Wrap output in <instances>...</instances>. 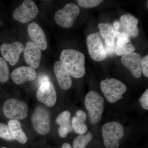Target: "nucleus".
<instances>
[{
    "instance_id": "obj_30",
    "label": "nucleus",
    "mask_w": 148,
    "mask_h": 148,
    "mask_svg": "<svg viewBox=\"0 0 148 148\" xmlns=\"http://www.w3.org/2000/svg\"><path fill=\"white\" fill-rule=\"evenodd\" d=\"M76 117L79 120L83 122H85L86 120V114L82 110H79L76 112Z\"/></svg>"
},
{
    "instance_id": "obj_24",
    "label": "nucleus",
    "mask_w": 148,
    "mask_h": 148,
    "mask_svg": "<svg viewBox=\"0 0 148 148\" xmlns=\"http://www.w3.org/2000/svg\"><path fill=\"white\" fill-rule=\"evenodd\" d=\"M135 47L132 44H127L121 46H117L115 50L116 55L123 56L134 52Z\"/></svg>"
},
{
    "instance_id": "obj_25",
    "label": "nucleus",
    "mask_w": 148,
    "mask_h": 148,
    "mask_svg": "<svg viewBox=\"0 0 148 148\" xmlns=\"http://www.w3.org/2000/svg\"><path fill=\"white\" fill-rule=\"evenodd\" d=\"M0 138L8 141L14 140L8 126L2 123H0Z\"/></svg>"
},
{
    "instance_id": "obj_1",
    "label": "nucleus",
    "mask_w": 148,
    "mask_h": 148,
    "mask_svg": "<svg viewBox=\"0 0 148 148\" xmlns=\"http://www.w3.org/2000/svg\"><path fill=\"white\" fill-rule=\"evenodd\" d=\"M61 62L72 77L80 78L86 73L84 54L73 49H65L60 56Z\"/></svg>"
},
{
    "instance_id": "obj_20",
    "label": "nucleus",
    "mask_w": 148,
    "mask_h": 148,
    "mask_svg": "<svg viewBox=\"0 0 148 148\" xmlns=\"http://www.w3.org/2000/svg\"><path fill=\"white\" fill-rule=\"evenodd\" d=\"M92 138V135L90 132H88L85 135H79L74 140L73 148H86Z\"/></svg>"
},
{
    "instance_id": "obj_14",
    "label": "nucleus",
    "mask_w": 148,
    "mask_h": 148,
    "mask_svg": "<svg viewBox=\"0 0 148 148\" xmlns=\"http://www.w3.org/2000/svg\"><path fill=\"white\" fill-rule=\"evenodd\" d=\"M27 31L32 42L40 50H45L47 47V40L42 29L36 22L28 25Z\"/></svg>"
},
{
    "instance_id": "obj_17",
    "label": "nucleus",
    "mask_w": 148,
    "mask_h": 148,
    "mask_svg": "<svg viewBox=\"0 0 148 148\" xmlns=\"http://www.w3.org/2000/svg\"><path fill=\"white\" fill-rule=\"evenodd\" d=\"M53 69L60 87L64 90L69 89L72 86L71 77L61 61L56 62Z\"/></svg>"
},
{
    "instance_id": "obj_35",
    "label": "nucleus",
    "mask_w": 148,
    "mask_h": 148,
    "mask_svg": "<svg viewBox=\"0 0 148 148\" xmlns=\"http://www.w3.org/2000/svg\"><path fill=\"white\" fill-rule=\"evenodd\" d=\"M1 148H8L6 147H2Z\"/></svg>"
},
{
    "instance_id": "obj_34",
    "label": "nucleus",
    "mask_w": 148,
    "mask_h": 148,
    "mask_svg": "<svg viewBox=\"0 0 148 148\" xmlns=\"http://www.w3.org/2000/svg\"><path fill=\"white\" fill-rule=\"evenodd\" d=\"M62 148H72V147L68 143H65L62 146Z\"/></svg>"
},
{
    "instance_id": "obj_13",
    "label": "nucleus",
    "mask_w": 148,
    "mask_h": 148,
    "mask_svg": "<svg viewBox=\"0 0 148 148\" xmlns=\"http://www.w3.org/2000/svg\"><path fill=\"white\" fill-rule=\"evenodd\" d=\"M142 57L140 54L135 52L123 55L121 61L123 66L130 71L135 78H138L142 76L141 63Z\"/></svg>"
},
{
    "instance_id": "obj_16",
    "label": "nucleus",
    "mask_w": 148,
    "mask_h": 148,
    "mask_svg": "<svg viewBox=\"0 0 148 148\" xmlns=\"http://www.w3.org/2000/svg\"><path fill=\"white\" fill-rule=\"evenodd\" d=\"M36 76V73L34 69L27 66L19 67L15 69L11 74V77L13 82L18 85L34 80Z\"/></svg>"
},
{
    "instance_id": "obj_31",
    "label": "nucleus",
    "mask_w": 148,
    "mask_h": 148,
    "mask_svg": "<svg viewBox=\"0 0 148 148\" xmlns=\"http://www.w3.org/2000/svg\"><path fill=\"white\" fill-rule=\"evenodd\" d=\"M130 42V40L129 38H121L118 39L116 44L117 45V46H121L127 44H128Z\"/></svg>"
},
{
    "instance_id": "obj_9",
    "label": "nucleus",
    "mask_w": 148,
    "mask_h": 148,
    "mask_svg": "<svg viewBox=\"0 0 148 148\" xmlns=\"http://www.w3.org/2000/svg\"><path fill=\"white\" fill-rule=\"evenodd\" d=\"M88 53L95 61H103L107 56L105 47L99 33L90 34L86 38Z\"/></svg>"
},
{
    "instance_id": "obj_3",
    "label": "nucleus",
    "mask_w": 148,
    "mask_h": 148,
    "mask_svg": "<svg viewBox=\"0 0 148 148\" xmlns=\"http://www.w3.org/2000/svg\"><path fill=\"white\" fill-rule=\"evenodd\" d=\"M101 90L107 101L115 103L123 98L122 95L127 90L126 85L115 78H107L101 83Z\"/></svg>"
},
{
    "instance_id": "obj_26",
    "label": "nucleus",
    "mask_w": 148,
    "mask_h": 148,
    "mask_svg": "<svg viewBox=\"0 0 148 148\" xmlns=\"http://www.w3.org/2000/svg\"><path fill=\"white\" fill-rule=\"evenodd\" d=\"M101 0H78V4L84 8H91L95 7L103 2Z\"/></svg>"
},
{
    "instance_id": "obj_19",
    "label": "nucleus",
    "mask_w": 148,
    "mask_h": 148,
    "mask_svg": "<svg viewBox=\"0 0 148 148\" xmlns=\"http://www.w3.org/2000/svg\"><path fill=\"white\" fill-rule=\"evenodd\" d=\"M8 125L14 140L21 144L27 143V135L21 128V125L19 121L16 120H10L8 122Z\"/></svg>"
},
{
    "instance_id": "obj_10",
    "label": "nucleus",
    "mask_w": 148,
    "mask_h": 148,
    "mask_svg": "<svg viewBox=\"0 0 148 148\" xmlns=\"http://www.w3.org/2000/svg\"><path fill=\"white\" fill-rule=\"evenodd\" d=\"M138 19L130 14L122 15L120 18L119 28L115 31L118 35H124L127 38H136L139 34Z\"/></svg>"
},
{
    "instance_id": "obj_11",
    "label": "nucleus",
    "mask_w": 148,
    "mask_h": 148,
    "mask_svg": "<svg viewBox=\"0 0 148 148\" xmlns=\"http://www.w3.org/2000/svg\"><path fill=\"white\" fill-rule=\"evenodd\" d=\"M24 46L20 42L12 44H3L0 47L1 52L5 60L12 66L16 65L19 61L20 54L24 51Z\"/></svg>"
},
{
    "instance_id": "obj_27",
    "label": "nucleus",
    "mask_w": 148,
    "mask_h": 148,
    "mask_svg": "<svg viewBox=\"0 0 148 148\" xmlns=\"http://www.w3.org/2000/svg\"><path fill=\"white\" fill-rule=\"evenodd\" d=\"M141 68L142 72L147 77H148V55L142 58L141 63Z\"/></svg>"
},
{
    "instance_id": "obj_18",
    "label": "nucleus",
    "mask_w": 148,
    "mask_h": 148,
    "mask_svg": "<svg viewBox=\"0 0 148 148\" xmlns=\"http://www.w3.org/2000/svg\"><path fill=\"white\" fill-rule=\"evenodd\" d=\"M100 34L103 39H105L106 45L111 46L114 43L116 34L113 27L110 23H101L98 26Z\"/></svg>"
},
{
    "instance_id": "obj_12",
    "label": "nucleus",
    "mask_w": 148,
    "mask_h": 148,
    "mask_svg": "<svg viewBox=\"0 0 148 148\" xmlns=\"http://www.w3.org/2000/svg\"><path fill=\"white\" fill-rule=\"evenodd\" d=\"M36 97L39 101L47 107L54 106L57 96L55 88L52 83L49 82L40 85L37 90Z\"/></svg>"
},
{
    "instance_id": "obj_8",
    "label": "nucleus",
    "mask_w": 148,
    "mask_h": 148,
    "mask_svg": "<svg viewBox=\"0 0 148 148\" xmlns=\"http://www.w3.org/2000/svg\"><path fill=\"white\" fill-rule=\"evenodd\" d=\"M39 13L38 9L34 2L25 0L13 13L15 20L22 23H27L36 18Z\"/></svg>"
},
{
    "instance_id": "obj_2",
    "label": "nucleus",
    "mask_w": 148,
    "mask_h": 148,
    "mask_svg": "<svg viewBox=\"0 0 148 148\" xmlns=\"http://www.w3.org/2000/svg\"><path fill=\"white\" fill-rule=\"evenodd\" d=\"M102 133L105 148H119L120 140L124 136V130L120 123L110 122L103 125Z\"/></svg>"
},
{
    "instance_id": "obj_7",
    "label": "nucleus",
    "mask_w": 148,
    "mask_h": 148,
    "mask_svg": "<svg viewBox=\"0 0 148 148\" xmlns=\"http://www.w3.org/2000/svg\"><path fill=\"white\" fill-rule=\"evenodd\" d=\"M32 123L34 128L38 133L40 135H46L51 129L49 113L43 107H37L32 115Z\"/></svg>"
},
{
    "instance_id": "obj_32",
    "label": "nucleus",
    "mask_w": 148,
    "mask_h": 148,
    "mask_svg": "<svg viewBox=\"0 0 148 148\" xmlns=\"http://www.w3.org/2000/svg\"><path fill=\"white\" fill-rule=\"evenodd\" d=\"M115 45L114 43L113 45L111 46H107L106 48H105V50H106V54H111L114 53L115 50Z\"/></svg>"
},
{
    "instance_id": "obj_28",
    "label": "nucleus",
    "mask_w": 148,
    "mask_h": 148,
    "mask_svg": "<svg viewBox=\"0 0 148 148\" xmlns=\"http://www.w3.org/2000/svg\"><path fill=\"white\" fill-rule=\"evenodd\" d=\"M140 104L145 110H148V89H147L140 99Z\"/></svg>"
},
{
    "instance_id": "obj_21",
    "label": "nucleus",
    "mask_w": 148,
    "mask_h": 148,
    "mask_svg": "<svg viewBox=\"0 0 148 148\" xmlns=\"http://www.w3.org/2000/svg\"><path fill=\"white\" fill-rule=\"evenodd\" d=\"M72 123V127L76 133L82 135L87 132V125L84 122L79 120L76 116L73 118Z\"/></svg>"
},
{
    "instance_id": "obj_33",
    "label": "nucleus",
    "mask_w": 148,
    "mask_h": 148,
    "mask_svg": "<svg viewBox=\"0 0 148 148\" xmlns=\"http://www.w3.org/2000/svg\"><path fill=\"white\" fill-rule=\"evenodd\" d=\"M49 82H50V80L48 77L46 75H43L40 77L39 80V84L40 85H41L45 83Z\"/></svg>"
},
{
    "instance_id": "obj_23",
    "label": "nucleus",
    "mask_w": 148,
    "mask_h": 148,
    "mask_svg": "<svg viewBox=\"0 0 148 148\" xmlns=\"http://www.w3.org/2000/svg\"><path fill=\"white\" fill-rule=\"evenodd\" d=\"M71 117V113L69 111H66L61 112L57 117L56 122L57 124L60 126H67L71 130V127L70 125L69 120Z\"/></svg>"
},
{
    "instance_id": "obj_22",
    "label": "nucleus",
    "mask_w": 148,
    "mask_h": 148,
    "mask_svg": "<svg viewBox=\"0 0 148 148\" xmlns=\"http://www.w3.org/2000/svg\"><path fill=\"white\" fill-rule=\"evenodd\" d=\"M9 78V70L5 60L0 57V82L8 81Z\"/></svg>"
},
{
    "instance_id": "obj_5",
    "label": "nucleus",
    "mask_w": 148,
    "mask_h": 148,
    "mask_svg": "<svg viewBox=\"0 0 148 148\" xmlns=\"http://www.w3.org/2000/svg\"><path fill=\"white\" fill-rule=\"evenodd\" d=\"M80 10L75 4H67L63 9L56 12L54 20L56 24L64 28H70L73 25L76 18L79 14Z\"/></svg>"
},
{
    "instance_id": "obj_15",
    "label": "nucleus",
    "mask_w": 148,
    "mask_h": 148,
    "mask_svg": "<svg viewBox=\"0 0 148 148\" xmlns=\"http://www.w3.org/2000/svg\"><path fill=\"white\" fill-rule=\"evenodd\" d=\"M24 56L27 64L33 69L39 66L41 59L40 49L32 41L27 42L24 50Z\"/></svg>"
},
{
    "instance_id": "obj_29",
    "label": "nucleus",
    "mask_w": 148,
    "mask_h": 148,
    "mask_svg": "<svg viewBox=\"0 0 148 148\" xmlns=\"http://www.w3.org/2000/svg\"><path fill=\"white\" fill-rule=\"evenodd\" d=\"M71 130L68 127L66 126H60V127L58 129V132H59V135L61 138H65L68 135L69 132L71 131Z\"/></svg>"
},
{
    "instance_id": "obj_6",
    "label": "nucleus",
    "mask_w": 148,
    "mask_h": 148,
    "mask_svg": "<svg viewBox=\"0 0 148 148\" xmlns=\"http://www.w3.org/2000/svg\"><path fill=\"white\" fill-rule=\"evenodd\" d=\"M3 112L6 117L11 120H22L28 116V108L24 102L9 99L4 103Z\"/></svg>"
},
{
    "instance_id": "obj_4",
    "label": "nucleus",
    "mask_w": 148,
    "mask_h": 148,
    "mask_svg": "<svg viewBox=\"0 0 148 148\" xmlns=\"http://www.w3.org/2000/svg\"><path fill=\"white\" fill-rule=\"evenodd\" d=\"M104 98L95 91H90L86 96L85 104L92 124H96L101 121L104 111Z\"/></svg>"
}]
</instances>
